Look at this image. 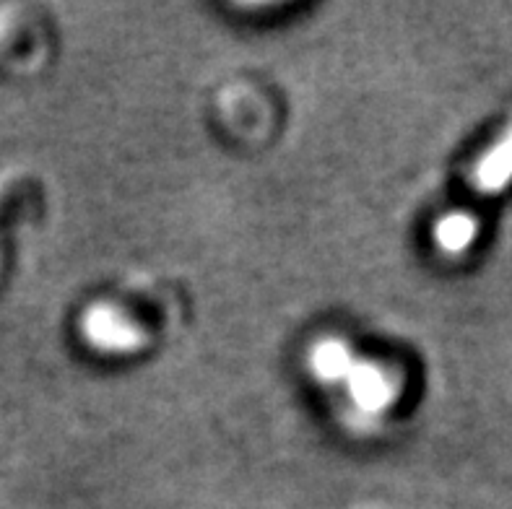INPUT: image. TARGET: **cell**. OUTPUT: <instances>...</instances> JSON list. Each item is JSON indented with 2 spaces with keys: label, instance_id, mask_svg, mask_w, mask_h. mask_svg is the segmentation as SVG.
Listing matches in <instances>:
<instances>
[{
  "label": "cell",
  "instance_id": "obj_5",
  "mask_svg": "<svg viewBox=\"0 0 512 509\" xmlns=\"http://www.w3.org/2000/svg\"><path fill=\"white\" fill-rule=\"evenodd\" d=\"M479 226L468 213H450L437 224V245L445 252H463L476 239Z\"/></svg>",
  "mask_w": 512,
  "mask_h": 509
},
{
  "label": "cell",
  "instance_id": "obj_3",
  "mask_svg": "<svg viewBox=\"0 0 512 509\" xmlns=\"http://www.w3.org/2000/svg\"><path fill=\"white\" fill-rule=\"evenodd\" d=\"M474 182L481 193H502L512 182V128L476 164Z\"/></svg>",
  "mask_w": 512,
  "mask_h": 509
},
{
  "label": "cell",
  "instance_id": "obj_4",
  "mask_svg": "<svg viewBox=\"0 0 512 509\" xmlns=\"http://www.w3.org/2000/svg\"><path fill=\"white\" fill-rule=\"evenodd\" d=\"M357 364V356L338 338H325L312 348L310 367L315 377L323 382H346L349 372Z\"/></svg>",
  "mask_w": 512,
  "mask_h": 509
},
{
  "label": "cell",
  "instance_id": "obj_1",
  "mask_svg": "<svg viewBox=\"0 0 512 509\" xmlns=\"http://www.w3.org/2000/svg\"><path fill=\"white\" fill-rule=\"evenodd\" d=\"M344 385L349 387L351 400H354L362 411L370 413L388 408L398 395L393 374H390L388 369L372 364V361L362 359H357V364H354V369L349 372Z\"/></svg>",
  "mask_w": 512,
  "mask_h": 509
},
{
  "label": "cell",
  "instance_id": "obj_2",
  "mask_svg": "<svg viewBox=\"0 0 512 509\" xmlns=\"http://www.w3.org/2000/svg\"><path fill=\"white\" fill-rule=\"evenodd\" d=\"M84 336L102 351H133L141 343V333L128 323V317L107 304H97L86 312Z\"/></svg>",
  "mask_w": 512,
  "mask_h": 509
}]
</instances>
